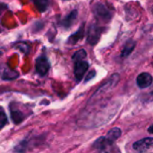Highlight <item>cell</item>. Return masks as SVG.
<instances>
[{"label":"cell","instance_id":"cell-17","mask_svg":"<svg viewBox=\"0 0 153 153\" xmlns=\"http://www.w3.org/2000/svg\"><path fill=\"white\" fill-rule=\"evenodd\" d=\"M7 124V117L4 112L0 111V129L4 127Z\"/></svg>","mask_w":153,"mask_h":153},{"label":"cell","instance_id":"cell-9","mask_svg":"<svg viewBox=\"0 0 153 153\" xmlns=\"http://www.w3.org/2000/svg\"><path fill=\"white\" fill-rule=\"evenodd\" d=\"M76 17H77V11L76 10H74L72 11L67 16H65L62 22H61V25L65 28H69L73 25V23L74 22V21L76 20Z\"/></svg>","mask_w":153,"mask_h":153},{"label":"cell","instance_id":"cell-13","mask_svg":"<svg viewBox=\"0 0 153 153\" xmlns=\"http://www.w3.org/2000/svg\"><path fill=\"white\" fill-rule=\"evenodd\" d=\"M34 4L40 13H43L48 8L49 0H34Z\"/></svg>","mask_w":153,"mask_h":153},{"label":"cell","instance_id":"cell-15","mask_svg":"<svg viewBox=\"0 0 153 153\" xmlns=\"http://www.w3.org/2000/svg\"><path fill=\"white\" fill-rule=\"evenodd\" d=\"M86 56H87L86 51H85L84 49H80V50L76 51V52L74 54V56H73V60L74 61V63H75V62H78V61H82V60H83V59L86 57Z\"/></svg>","mask_w":153,"mask_h":153},{"label":"cell","instance_id":"cell-19","mask_svg":"<svg viewBox=\"0 0 153 153\" xmlns=\"http://www.w3.org/2000/svg\"><path fill=\"white\" fill-rule=\"evenodd\" d=\"M148 132L151 133V134H153V125H152V126L148 128Z\"/></svg>","mask_w":153,"mask_h":153},{"label":"cell","instance_id":"cell-4","mask_svg":"<svg viewBox=\"0 0 153 153\" xmlns=\"http://www.w3.org/2000/svg\"><path fill=\"white\" fill-rule=\"evenodd\" d=\"M133 147L138 152H146L153 148V138H143L140 141H137L134 143Z\"/></svg>","mask_w":153,"mask_h":153},{"label":"cell","instance_id":"cell-14","mask_svg":"<svg viewBox=\"0 0 153 153\" xmlns=\"http://www.w3.org/2000/svg\"><path fill=\"white\" fill-rule=\"evenodd\" d=\"M11 115H12L13 121L15 124H19L20 122H22L24 119L22 113L18 109H11Z\"/></svg>","mask_w":153,"mask_h":153},{"label":"cell","instance_id":"cell-6","mask_svg":"<svg viewBox=\"0 0 153 153\" xmlns=\"http://www.w3.org/2000/svg\"><path fill=\"white\" fill-rule=\"evenodd\" d=\"M89 68V63L86 61H78L74 64V76L77 81H81Z\"/></svg>","mask_w":153,"mask_h":153},{"label":"cell","instance_id":"cell-12","mask_svg":"<svg viewBox=\"0 0 153 153\" xmlns=\"http://www.w3.org/2000/svg\"><path fill=\"white\" fill-rule=\"evenodd\" d=\"M84 35V29H83V26H82L75 33H74L68 39V43H71V44H75L76 42H78L80 39H82Z\"/></svg>","mask_w":153,"mask_h":153},{"label":"cell","instance_id":"cell-3","mask_svg":"<svg viewBox=\"0 0 153 153\" xmlns=\"http://www.w3.org/2000/svg\"><path fill=\"white\" fill-rule=\"evenodd\" d=\"M50 67V64L48 59L45 56H40L36 59L35 62V69L37 74L40 76H44L48 74Z\"/></svg>","mask_w":153,"mask_h":153},{"label":"cell","instance_id":"cell-10","mask_svg":"<svg viewBox=\"0 0 153 153\" xmlns=\"http://www.w3.org/2000/svg\"><path fill=\"white\" fill-rule=\"evenodd\" d=\"M134 48H135V42L133 39H128L126 42L124 48L122 50V54H121L122 57H127L134 51Z\"/></svg>","mask_w":153,"mask_h":153},{"label":"cell","instance_id":"cell-7","mask_svg":"<svg viewBox=\"0 0 153 153\" xmlns=\"http://www.w3.org/2000/svg\"><path fill=\"white\" fill-rule=\"evenodd\" d=\"M152 76L149 73H142L137 76L136 82L139 88L145 89L150 87L152 84Z\"/></svg>","mask_w":153,"mask_h":153},{"label":"cell","instance_id":"cell-1","mask_svg":"<svg viewBox=\"0 0 153 153\" xmlns=\"http://www.w3.org/2000/svg\"><path fill=\"white\" fill-rule=\"evenodd\" d=\"M91 9L96 19L100 22H108L114 15L113 7L105 0H93L91 3Z\"/></svg>","mask_w":153,"mask_h":153},{"label":"cell","instance_id":"cell-2","mask_svg":"<svg viewBox=\"0 0 153 153\" xmlns=\"http://www.w3.org/2000/svg\"><path fill=\"white\" fill-rule=\"evenodd\" d=\"M102 33V28L92 24L90 26L88 30V36H87V42L91 44V46H94L98 43L99 39H100V35Z\"/></svg>","mask_w":153,"mask_h":153},{"label":"cell","instance_id":"cell-5","mask_svg":"<svg viewBox=\"0 0 153 153\" xmlns=\"http://www.w3.org/2000/svg\"><path fill=\"white\" fill-rule=\"evenodd\" d=\"M118 80H119V75H118L117 74H113V75L111 76V78H110L103 86H101V87L98 90V91H97V92L93 95V97L91 98V100H94V99L98 98L99 96H101L102 93H105L106 91H108V90H110L111 88H113V87L117 84V82H118Z\"/></svg>","mask_w":153,"mask_h":153},{"label":"cell","instance_id":"cell-11","mask_svg":"<svg viewBox=\"0 0 153 153\" xmlns=\"http://www.w3.org/2000/svg\"><path fill=\"white\" fill-rule=\"evenodd\" d=\"M121 136V130L120 128L117 127H114L111 130H109V132L108 133V134L105 136L110 143H115V142Z\"/></svg>","mask_w":153,"mask_h":153},{"label":"cell","instance_id":"cell-8","mask_svg":"<svg viewBox=\"0 0 153 153\" xmlns=\"http://www.w3.org/2000/svg\"><path fill=\"white\" fill-rule=\"evenodd\" d=\"M114 146V143H110L106 137H100L95 143H94V147L98 149L100 152H107L111 150V148Z\"/></svg>","mask_w":153,"mask_h":153},{"label":"cell","instance_id":"cell-18","mask_svg":"<svg viewBox=\"0 0 153 153\" xmlns=\"http://www.w3.org/2000/svg\"><path fill=\"white\" fill-rule=\"evenodd\" d=\"M95 74H96L95 71H91V72L90 73V75H88V76H87V78H86V80H85V81H86V82H88V81H89V80H91L93 76H95Z\"/></svg>","mask_w":153,"mask_h":153},{"label":"cell","instance_id":"cell-16","mask_svg":"<svg viewBox=\"0 0 153 153\" xmlns=\"http://www.w3.org/2000/svg\"><path fill=\"white\" fill-rule=\"evenodd\" d=\"M17 76H18V74L14 71H12V70H5L4 74H3L4 79H14Z\"/></svg>","mask_w":153,"mask_h":153}]
</instances>
